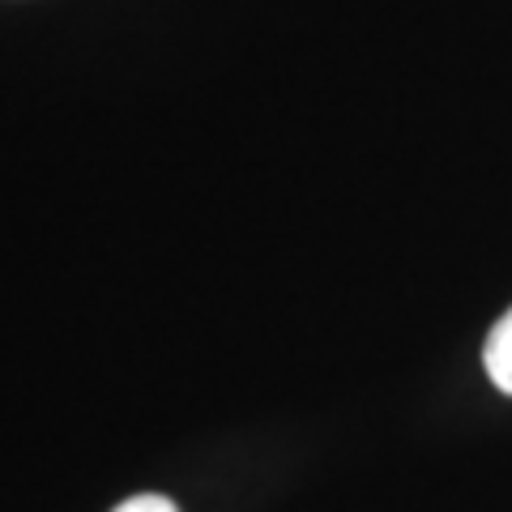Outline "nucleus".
Instances as JSON below:
<instances>
[{
  "mask_svg": "<svg viewBox=\"0 0 512 512\" xmlns=\"http://www.w3.org/2000/svg\"><path fill=\"white\" fill-rule=\"evenodd\" d=\"M483 363H487V376H491L495 389L512 397V308L500 316V325L487 333Z\"/></svg>",
  "mask_w": 512,
  "mask_h": 512,
  "instance_id": "obj_1",
  "label": "nucleus"
},
{
  "mask_svg": "<svg viewBox=\"0 0 512 512\" xmlns=\"http://www.w3.org/2000/svg\"><path fill=\"white\" fill-rule=\"evenodd\" d=\"M111 512H180L167 495H133V500H124L120 508H111Z\"/></svg>",
  "mask_w": 512,
  "mask_h": 512,
  "instance_id": "obj_2",
  "label": "nucleus"
}]
</instances>
